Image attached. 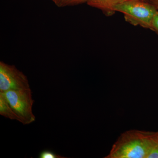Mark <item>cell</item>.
<instances>
[{
    "label": "cell",
    "instance_id": "11",
    "mask_svg": "<svg viewBox=\"0 0 158 158\" xmlns=\"http://www.w3.org/2000/svg\"><path fill=\"white\" fill-rule=\"evenodd\" d=\"M148 1V0H124V1Z\"/></svg>",
    "mask_w": 158,
    "mask_h": 158
},
{
    "label": "cell",
    "instance_id": "5",
    "mask_svg": "<svg viewBox=\"0 0 158 158\" xmlns=\"http://www.w3.org/2000/svg\"><path fill=\"white\" fill-rule=\"evenodd\" d=\"M124 0H88L87 4L92 7L100 9L107 16H112L115 14L116 5Z\"/></svg>",
    "mask_w": 158,
    "mask_h": 158
},
{
    "label": "cell",
    "instance_id": "7",
    "mask_svg": "<svg viewBox=\"0 0 158 158\" xmlns=\"http://www.w3.org/2000/svg\"><path fill=\"white\" fill-rule=\"evenodd\" d=\"M88 0H58L56 5L59 7L75 6L83 3H87Z\"/></svg>",
    "mask_w": 158,
    "mask_h": 158
},
{
    "label": "cell",
    "instance_id": "8",
    "mask_svg": "<svg viewBox=\"0 0 158 158\" xmlns=\"http://www.w3.org/2000/svg\"><path fill=\"white\" fill-rule=\"evenodd\" d=\"M40 158H65L50 150H44L40 153Z\"/></svg>",
    "mask_w": 158,
    "mask_h": 158
},
{
    "label": "cell",
    "instance_id": "12",
    "mask_svg": "<svg viewBox=\"0 0 158 158\" xmlns=\"http://www.w3.org/2000/svg\"><path fill=\"white\" fill-rule=\"evenodd\" d=\"M51 1H52L56 5L57 4V2H58V0H51Z\"/></svg>",
    "mask_w": 158,
    "mask_h": 158
},
{
    "label": "cell",
    "instance_id": "4",
    "mask_svg": "<svg viewBox=\"0 0 158 158\" xmlns=\"http://www.w3.org/2000/svg\"><path fill=\"white\" fill-rule=\"evenodd\" d=\"M25 75L14 65L0 62V92L30 89Z\"/></svg>",
    "mask_w": 158,
    "mask_h": 158
},
{
    "label": "cell",
    "instance_id": "6",
    "mask_svg": "<svg viewBox=\"0 0 158 158\" xmlns=\"http://www.w3.org/2000/svg\"><path fill=\"white\" fill-rule=\"evenodd\" d=\"M0 114L6 118L19 121V118L12 110L4 93L2 92H0Z\"/></svg>",
    "mask_w": 158,
    "mask_h": 158
},
{
    "label": "cell",
    "instance_id": "10",
    "mask_svg": "<svg viewBox=\"0 0 158 158\" xmlns=\"http://www.w3.org/2000/svg\"><path fill=\"white\" fill-rule=\"evenodd\" d=\"M148 2H149L155 6L156 8L158 10V0H148Z\"/></svg>",
    "mask_w": 158,
    "mask_h": 158
},
{
    "label": "cell",
    "instance_id": "9",
    "mask_svg": "<svg viewBox=\"0 0 158 158\" xmlns=\"http://www.w3.org/2000/svg\"><path fill=\"white\" fill-rule=\"evenodd\" d=\"M152 31L156 32L158 36V11L154 18L152 22Z\"/></svg>",
    "mask_w": 158,
    "mask_h": 158
},
{
    "label": "cell",
    "instance_id": "2",
    "mask_svg": "<svg viewBox=\"0 0 158 158\" xmlns=\"http://www.w3.org/2000/svg\"><path fill=\"white\" fill-rule=\"evenodd\" d=\"M115 11L122 13L132 25L152 31L153 21L158 10L148 1H126L116 5Z\"/></svg>",
    "mask_w": 158,
    "mask_h": 158
},
{
    "label": "cell",
    "instance_id": "1",
    "mask_svg": "<svg viewBox=\"0 0 158 158\" xmlns=\"http://www.w3.org/2000/svg\"><path fill=\"white\" fill-rule=\"evenodd\" d=\"M157 132L131 131L121 135L113 145L108 157L147 158Z\"/></svg>",
    "mask_w": 158,
    "mask_h": 158
},
{
    "label": "cell",
    "instance_id": "3",
    "mask_svg": "<svg viewBox=\"0 0 158 158\" xmlns=\"http://www.w3.org/2000/svg\"><path fill=\"white\" fill-rule=\"evenodd\" d=\"M19 122L27 125L34 122L35 116L32 107L34 100L31 88L21 90H11L3 92Z\"/></svg>",
    "mask_w": 158,
    "mask_h": 158
}]
</instances>
